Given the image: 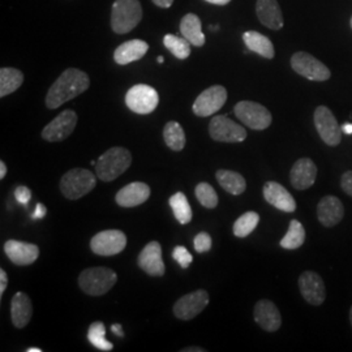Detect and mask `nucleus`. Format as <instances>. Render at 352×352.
<instances>
[{"instance_id": "1", "label": "nucleus", "mask_w": 352, "mask_h": 352, "mask_svg": "<svg viewBox=\"0 0 352 352\" xmlns=\"http://www.w3.org/2000/svg\"><path fill=\"white\" fill-rule=\"evenodd\" d=\"M90 87L89 76L77 68H68L62 75L56 78V81L51 85L46 96L47 109H58L65 102L71 101Z\"/></svg>"}, {"instance_id": "2", "label": "nucleus", "mask_w": 352, "mask_h": 352, "mask_svg": "<svg viewBox=\"0 0 352 352\" xmlns=\"http://www.w3.org/2000/svg\"><path fill=\"white\" fill-rule=\"evenodd\" d=\"M132 164V155L126 148L115 146L104 151L97 160L96 175L102 182H113L124 174Z\"/></svg>"}, {"instance_id": "3", "label": "nucleus", "mask_w": 352, "mask_h": 352, "mask_svg": "<svg viewBox=\"0 0 352 352\" xmlns=\"http://www.w3.org/2000/svg\"><path fill=\"white\" fill-rule=\"evenodd\" d=\"M142 19L140 0H115L111 10V28L116 34H126Z\"/></svg>"}, {"instance_id": "4", "label": "nucleus", "mask_w": 352, "mask_h": 352, "mask_svg": "<svg viewBox=\"0 0 352 352\" xmlns=\"http://www.w3.org/2000/svg\"><path fill=\"white\" fill-rule=\"evenodd\" d=\"M118 280L116 273L109 267L85 269L78 277V286L90 296H102L113 289Z\"/></svg>"}, {"instance_id": "5", "label": "nucleus", "mask_w": 352, "mask_h": 352, "mask_svg": "<svg viewBox=\"0 0 352 352\" xmlns=\"http://www.w3.org/2000/svg\"><path fill=\"white\" fill-rule=\"evenodd\" d=\"M97 184V177L87 168H74L64 174L60 190L68 200H78L91 192Z\"/></svg>"}, {"instance_id": "6", "label": "nucleus", "mask_w": 352, "mask_h": 352, "mask_svg": "<svg viewBox=\"0 0 352 352\" xmlns=\"http://www.w3.org/2000/svg\"><path fill=\"white\" fill-rule=\"evenodd\" d=\"M234 113L244 126L254 131H264L273 122L270 111L257 102L240 101L235 104Z\"/></svg>"}, {"instance_id": "7", "label": "nucleus", "mask_w": 352, "mask_h": 352, "mask_svg": "<svg viewBox=\"0 0 352 352\" xmlns=\"http://www.w3.org/2000/svg\"><path fill=\"white\" fill-rule=\"evenodd\" d=\"M291 67L298 75L311 81L321 82L331 77V72L327 65L305 51H298L291 56Z\"/></svg>"}, {"instance_id": "8", "label": "nucleus", "mask_w": 352, "mask_h": 352, "mask_svg": "<svg viewBox=\"0 0 352 352\" xmlns=\"http://www.w3.org/2000/svg\"><path fill=\"white\" fill-rule=\"evenodd\" d=\"M160 103L157 90L145 84H138L126 91V107L139 115L151 113Z\"/></svg>"}, {"instance_id": "9", "label": "nucleus", "mask_w": 352, "mask_h": 352, "mask_svg": "<svg viewBox=\"0 0 352 352\" xmlns=\"http://www.w3.org/2000/svg\"><path fill=\"white\" fill-rule=\"evenodd\" d=\"M315 126L322 141L329 146H338L342 141V126L327 106H318L314 115Z\"/></svg>"}, {"instance_id": "10", "label": "nucleus", "mask_w": 352, "mask_h": 352, "mask_svg": "<svg viewBox=\"0 0 352 352\" xmlns=\"http://www.w3.org/2000/svg\"><path fill=\"white\" fill-rule=\"evenodd\" d=\"M209 135L218 142H243L247 139L245 128L231 120L226 115L214 116L209 124Z\"/></svg>"}, {"instance_id": "11", "label": "nucleus", "mask_w": 352, "mask_h": 352, "mask_svg": "<svg viewBox=\"0 0 352 352\" xmlns=\"http://www.w3.org/2000/svg\"><path fill=\"white\" fill-rule=\"evenodd\" d=\"M227 101V90L222 85H213L204 90L192 106L193 113L200 118H208L218 113Z\"/></svg>"}, {"instance_id": "12", "label": "nucleus", "mask_w": 352, "mask_h": 352, "mask_svg": "<svg viewBox=\"0 0 352 352\" xmlns=\"http://www.w3.org/2000/svg\"><path fill=\"white\" fill-rule=\"evenodd\" d=\"M126 245V234L119 230L101 231L94 235L90 241L91 251L98 256H115L124 251Z\"/></svg>"}, {"instance_id": "13", "label": "nucleus", "mask_w": 352, "mask_h": 352, "mask_svg": "<svg viewBox=\"0 0 352 352\" xmlns=\"http://www.w3.org/2000/svg\"><path fill=\"white\" fill-rule=\"evenodd\" d=\"M77 113L74 110H64L54 120H51L42 131V139L49 142L63 141L72 135L77 126Z\"/></svg>"}, {"instance_id": "14", "label": "nucleus", "mask_w": 352, "mask_h": 352, "mask_svg": "<svg viewBox=\"0 0 352 352\" xmlns=\"http://www.w3.org/2000/svg\"><path fill=\"white\" fill-rule=\"evenodd\" d=\"M209 304V294L205 289L193 291L180 298L174 305V314L179 320L189 321L200 315Z\"/></svg>"}, {"instance_id": "15", "label": "nucleus", "mask_w": 352, "mask_h": 352, "mask_svg": "<svg viewBox=\"0 0 352 352\" xmlns=\"http://www.w3.org/2000/svg\"><path fill=\"white\" fill-rule=\"evenodd\" d=\"M298 283H299V289L302 292V296L308 304L318 307L325 302L327 287H325L324 279L320 274H317L312 270H307L302 273Z\"/></svg>"}, {"instance_id": "16", "label": "nucleus", "mask_w": 352, "mask_h": 352, "mask_svg": "<svg viewBox=\"0 0 352 352\" xmlns=\"http://www.w3.org/2000/svg\"><path fill=\"white\" fill-rule=\"evenodd\" d=\"M140 267L151 277H162L164 274L162 248L158 241H151L145 245L138 258Z\"/></svg>"}, {"instance_id": "17", "label": "nucleus", "mask_w": 352, "mask_h": 352, "mask_svg": "<svg viewBox=\"0 0 352 352\" xmlns=\"http://www.w3.org/2000/svg\"><path fill=\"white\" fill-rule=\"evenodd\" d=\"M316 177L317 166L309 158L298 160L289 171V182L292 187L298 190L311 188L315 184Z\"/></svg>"}, {"instance_id": "18", "label": "nucleus", "mask_w": 352, "mask_h": 352, "mask_svg": "<svg viewBox=\"0 0 352 352\" xmlns=\"http://www.w3.org/2000/svg\"><path fill=\"white\" fill-rule=\"evenodd\" d=\"M4 252L13 264L21 266L34 264L39 257L38 245L19 240H8L4 244Z\"/></svg>"}, {"instance_id": "19", "label": "nucleus", "mask_w": 352, "mask_h": 352, "mask_svg": "<svg viewBox=\"0 0 352 352\" xmlns=\"http://www.w3.org/2000/svg\"><path fill=\"white\" fill-rule=\"evenodd\" d=\"M264 199L285 213H292L296 210V201L287 189L277 182H267L264 186Z\"/></svg>"}, {"instance_id": "20", "label": "nucleus", "mask_w": 352, "mask_h": 352, "mask_svg": "<svg viewBox=\"0 0 352 352\" xmlns=\"http://www.w3.org/2000/svg\"><path fill=\"white\" fill-rule=\"evenodd\" d=\"M344 217V206L338 197L325 196L317 205V218L320 223L325 227H334L340 223Z\"/></svg>"}, {"instance_id": "21", "label": "nucleus", "mask_w": 352, "mask_h": 352, "mask_svg": "<svg viewBox=\"0 0 352 352\" xmlns=\"http://www.w3.org/2000/svg\"><path fill=\"white\" fill-rule=\"evenodd\" d=\"M254 321L264 329L265 331L273 333L282 327V317L277 305L270 300H260L254 305L253 311Z\"/></svg>"}, {"instance_id": "22", "label": "nucleus", "mask_w": 352, "mask_h": 352, "mask_svg": "<svg viewBox=\"0 0 352 352\" xmlns=\"http://www.w3.org/2000/svg\"><path fill=\"white\" fill-rule=\"evenodd\" d=\"M149 197H151L149 186L141 182H135L128 184L124 188L120 189L116 193L115 201L122 208H135L148 201Z\"/></svg>"}, {"instance_id": "23", "label": "nucleus", "mask_w": 352, "mask_h": 352, "mask_svg": "<svg viewBox=\"0 0 352 352\" xmlns=\"http://www.w3.org/2000/svg\"><path fill=\"white\" fill-rule=\"evenodd\" d=\"M256 14L260 23L272 30H280L283 28V13L277 0H257Z\"/></svg>"}, {"instance_id": "24", "label": "nucleus", "mask_w": 352, "mask_h": 352, "mask_svg": "<svg viewBox=\"0 0 352 352\" xmlns=\"http://www.w3.org/2000/svg\"><path fill=\"white\" fill-rule=\"evenodd\" d=\"M149 50V45L142 39H131L122 43L115 52H113V60L119 65L138 62L141 58L145 56V54Z\"/></svg>"}, {"instance_id": "25", "label": "nucleus", "mask_w": 352, "mask_h": 352, "mask_svg": "<svg viewBox=\"0 0 352 352\" xmlns=\"http://www.w3.org/2000/svg\"><path fill=\"white\" fill-rule=\"evenodd\" d=\"M33 316V304L24 292H16L11 302L12 324L17 329L25 327Z\"/></svg>"}, {"instance_id": "26", "label": "nucleus", "mask_w": 352, "mask_h": 352, "mask_svg": "<svg viewBox=\"0 0 352 352\" xmlns=\"http://www.w3.org/2000/svg\"><path fill=\"white\" fill-rule=\"evenodd\" d=\"M180 33L190 45L201 47L205 45V34L202 32L200 17L195 13H187L180 21Z\"/></svg>"}, {"instance_id": "27", "label": "nucleus", "mask_w": 352, "mask_h": 352, "mask_svg": "<svg viewBox=\"0 0 352 352\" xmlns=\"http://www.w3.org/2000/svg\"><path fill=\"white\" fill-rule=\"evenodd\" d=\"M243 41H244L248 50L258 54L260 56H263L265 59H273L274 55H276L273 42L264 34L258 33V32H254V30L245 32L243 34Z\"/></svg>"}, {"instance_id": "28", "label": "nucleus", "mask_w": 352, "mask_h": 352, "mask_svg": "<svg viewBox=\"0 0 352 352\" xmlns=\"http://www.w3.org/2000/svg\"><path fill=\"white\" fill-rule=\"evenodd\" d=\"M215 176L219 186L234 196H239L247 188V182L239 173L230 170H218Z\"/></svg>"}, {"instance_id": "29", "label": "nucleus", "mask_w": 352, "mask_h": 352, "mask_svg": "<svg viewBox=\"0 0 352 352\" xmlns=\"http://www.w3.org/2000/svg\"><path fill=\"white\" fill-rule=\"evenodd\" d=\"M24 82V74L20 69L4 67L0 69V97L4 98L16 91Z\"/></svg>"}, {"instance_id": "30", "label": "nucleus", "mask_w": 352, "mask_h": 352, "mask_svg": "<svg viewBox=\"0 0 352 352\" xmlns=\"http://www.w3.org/2000/svg\"><path fill=\"white\" fill-rule=\"evenodd\" d=\"M166 145L174 151H180L186 146V133L177 122H168L164 128Z\"/></svg>"}, {"instance_id": "31", "label": "nucleus", "mask_w": 352, "mask_h": 352, "mask_svg": "<svg viewBox=\"0 0 352 352\" xmlns=\"http://www.w3.org/2000/svg\"><path fill=\"white\" fill-rule=\"evenodd\" d=\"M168 202L174 212L176 221L180 225H187L192 221V208L183 192H176L175 195L170 197Z\"/></svg>"}, {"instance_id": "32", "label": "nucleus", "mask_w": 352, "mask_h": 352, "mask_svg": "<svg viewBox=\"0 0 352 352\" xmlns=\"http://www.w3.org/2000/svg\"><path fill=\"white\" fill-rule=\"evenodd\" d=\"M305 241V228L296 219H292L289 223V231L285 238L280 240V247L285 250H298Z\"/></svg>"}, {"instance_id": "33", "label": "nucleus", "mask_w": 352, "mask_h": 352, "mask_svg": "<svg viewBox=\"0 0 352 352\" xmlns=\"http://www.w3.org/2000/svg\"><path fill=\"white\" fill-rule=\"evenodd\" d=\"M258 222H260V215L256 212H247L240 215L232 227L234 235L238 238H247L254 231Z\"/></svg>"}, {"instance_id": "34", "label": "nucleus", "mask_w": 352, "mask_h": 352, "mask_svg": "<svg viewBox=\"0 0 352 352\" xmlns=\"http://www.w3.org/2000/svg\"><path fill=\"white\" fill-rule=\"evenodd\" d=\"M88 340L97 350L113 351V343L106 340V327L103 322L97 321L89 327Z\"/></svg>"}, {"instance_id": "35", "label": "nucleus", "mask_w": 352, "mask_h": 352, "mask_svg": "<svg viewBox=\"0 0 352 352\" xmlns=\"http://www.w3.org/2000/svg\"><path fill=\"white\" fill-rule=\"evenodd\" d=\"M164 47L175 58L184 60L190 55V43L186 38L177 37L174 34H166L164 37Z\"/></svg>"}, {"instance_id": "36", "label": "nucleus", "mask_w": 352, "mask_h": 352, "mask_svg": "<svg viewBox=\"0 0 352 352\" xmlns=\"http://www.w3.org/2000/svg\"><path fill=\"white\" fill-rule=\"evenodd\" d=\"M196 197L206 209H214L218 205V195L209 183H200L195 189Z\"/></svg>"}, {"instance_id": "37", "label": "nucleus", "mask_w": 352, "mask_h": 352, "mask_svg": "<svg viewBox=\"0 0 352 352\" xmlns=\"http://www.w3.org/2000/svg\"><path fill=\"white\" fill-rule=\"evenodd\" d=\"M173 257H174L176 263L180 265L183 269H187L189 265L192 264V261H193L192 254L183 245H176L174 251H173Z\"/></svg>"}, {"instance_id": "38", "label": "nucleus", "mask_w": 352, "mask_h": 352, "mask_svg": "<svg viewBox=\"0 0 352 352\" xmlns=\"http://www.w3.org/2000/svg\"><path fill=\"white\" fill-rule=\"evenodd\" d=\"M212 236L208 232H200L196 235L195 238V250L197 253H205V252L210 251L212 248Z\"/></svg>"}, {"instance_id": "39", "label": "nucleus", "mask_w": 352, "mask_h": 352, "mask_svg": "<svg viewBox=\"0 0 352 352\" xmlns=\"http://www.w3.org/2000/svg\"><path fill=\"white\" fill-rule=\"evenodd\" d=\"M14 197L21 205H28V202L30 201V199H32V192L28 187L20 186L14 189Z\"/></svg>"}, {"instance_id": "40", "label": "nucleus", "mask_w": 352, "mask_h": 352, "mask_svg": "<svg viewBox=\"0 0 352 352\" xmlns=\"http://www.w3.org/2000/svg\"><path fill=\"white\" fill-rule=\"evenodd\" d=\"M340 187L352 197V171H346L340 177Z\"/></svg>"}, {"instance_id": "41", "label": "nucleus", "mask_w": 352, "mask_h": 352, "mask_svg": "<svg viewBox=\"0 0 352 352\" xmlns=\"http://www.w3.org/2000/svg\"><path fill=\"white\" fill-rule=\"evenodd\" d=\"M7 285H8V276L3 269H0V299L3 298V294L6 292Z\"/></svg>"}, {"instance_id": "42", "label": "nucleus", "mask_w": 352, "mask_h": 352, "mask_svg": "<svg viewBox=\"0 0 352 352\" xmlns=\"http://www.w3.org/2000/svg\"><path fill=\"white\" fill-rule=\"evenodd\" d=\"M46 214H47L46 206L42 205V204H37L34 213L32 214V218H33V219H42V218H45Z\"/></svg>"}, {"instance_id": "43", "label": "nucleus", "mask_w": 352, "mask_h": 352, "mask_svg": "<svg viewBox=\"0 0 352 352\" xmlns=\"http://www.w3.org/2000/svg\"><path fill=\"white\" fill-rule=\"evenodd\" d=\"M151 1L160 8H170L174 3V0H151Z\"/></svg>"}, {"instance_id": "44", "label": "nucleus", "mask_w": 352, "mask_h": 352, "mask_svg": "<svg viewBox=\"0 0 352 352\" xmlns=\"http://www.w3.org/2000/svg\"><path fill=\"white\" fill-rule=\"evenodd\" d=\"M111 331H113L116 337H124L123 327H122V325H119V324H113V327H111Z\"/></svg>"}, {"instance_id": "45", "label": "nucleus", "mask_w": 352, "mask_h": 352, "mask_svg": "<svg viewBox=\"0 0 352 352\" xmlns=\"http://www.w3.org/2000/svg\"><path fill=\"white\" fill-rule=\"evenodd\" d=\"M205 1H208L210 4H215V6H226L231 0H205Z\"/></svg>"}, {"instance_id": "46", "label": "nucleus", "mask_w": 352, "mask_h": 352, "mask_svg": "<svg viewBox=\"0 0 352 352\" xmlns=\"http://www.w3.org/2000/svg\"><path fill=\"white\" fill-rule=\"evenodd\" d=\"M342 132L346 133V135H352V124L350 123H346L342 126Z\"/></svg>"}, {"instance_id": "47", "label": "nucleus", "mask_w": 352, "mask_h": 352, "mask_svg": "<svg viewBox=\"0 0 352 352\" xmlns=\"http://www.w3.org/2000/svg\"><path fill=\"white\" fill-rule=\"evenodd\" d=\"M7 175V166L1 161L0 162V179H4Z\"/></svg>"}, {"instance_id": "48", "label": "nucleus", "mask_w": 352, "mask_h": 352, "mask_svg": "<svg viewBox=\"0 0 352 352\" xmlns=\"http://www.w3.org/2000/svg\"><path fill=\"white\" fill-rule=\"evenodd\" d=\"M205 350L201 347H189V349H184L183 352H204Z\"/></svg>"}, {"instance_id": "49", "label": "nucleus", "mask_w": 352, "mask_h": 352, "mask_svg": "<svg viewBox=\"0 0 352 352\" xmlns=\"http://www.w3.org/2000/svg\"><path fill=\"white\" fill-rule=\"evenodd\" d=\"M28 352H42V350L37 349V347H33V349H28Z\"/></svg>"}, {"instance_id": "50", "label": "nucleus", "mask_w": 352, "mask_h": 352, "mask_svg": "<svg viewBox=\"0 0 352 352\" xmlns=\"http://www.w3.org/2000/svg\"><path fill=\"white\" fill-rule=\"evenodd\" d=\"M157 62H158V63H160V64L164 63V56H158V58H157Z\"/></svg>"}, {"instance_id": "51", "label": "nucleus", "mask_w": 352, "mask_h": 352, "mask_svg": "<svg viewBox=\"0 0 352 352\" xmlns=\"http://www.w3.org/2000/svg\"><path fill=\"white\" fill-rule=\"evenodd\" d=\"M350 322H351V327H352V307H351V309H350Z\"/></svg>"}, {"instance_id": "52", "label": "nucleus", "mask_w": 352, "mask_h": 352, "mask_svg": "<svg viewBox=\"0 0 352 352\" xmlns=\"http://www.w3.org/2000/svg\"><path fill=\"white\" fill-rule=\"evenodd\" d=\"M350 25H351V29H352V16H351V20H350Z\"/></svg>"}]
</instances>
